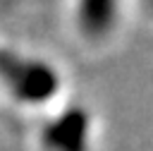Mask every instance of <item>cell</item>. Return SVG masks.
Here are the masks:
<instances>
[{
    "label": "cell",
    "instance_id": "obj_3",
    "mask_svg": "<svg viewBox=\"0 0 153 151\" xmlns=\"http://www.w3.org/2000/svg\"><path fill=\"white\" fill-rule=\"evenodd\" d=\"M72 29L84 46H108L124 19V0H69Z\"/></svg>",
    "mask_w": 153,
    "mask_h": 151
},
{
    "label": "cell",
    "instance_id": "obj_2",
    "mask_svg": "<svg viewBox=\"0 0 153 151\" xmlns=\"http://www.w3.org/2000/svg\"><path fill=\"white\" fill-rule=\"evenodd\" d=\"M36 151H93L91 113L76 103L45 113L36 129Z\"/></svg>",
    "mask_w": 153,
    "mask_h": 151
},
{
    "label": "cell",
    "instance_id": "obj_1",
    "mask_svg": "<svg viewBox=\"0 0 153 151\" xmlns=\"http://www.w3.org/2000/svg\"><path fill=\"white\" fill-rule=\"evenodd\" d=\"M0 89L14 105L29 110H50L62 93V74L57 67L31 53L0 50Z\"/></svg>",
    "mask_w": 153,
    "mask_h": 151
},
{
    "label": "cell",
    "instance_id": "obj_4",
    "mask_svg": "<svg viewBox=\"0 0 153 151\" xmlns=\"http://www.w3.org/2000/svg\"><path fill=\"white\" fill-rule=\"evenodd\" d=\"M139 2H141V7L146 10V14L153 19V0H139Z\"/></svg>",
    "mask_w": 153,
    "mask_h": 151
}]
</instances>
